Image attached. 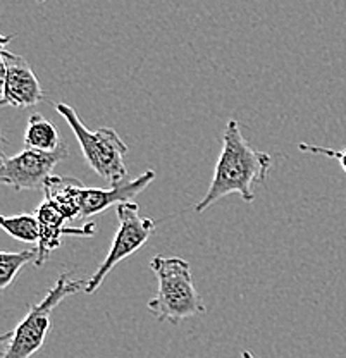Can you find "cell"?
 I'll list each match as a JSON object with an SVG mask.
<instances>
[{"label":"cell","mask_w":346,"mask_h":358,"mask_svg":"<svg viewBox=\"0 0 346 358\" xmlns=\"http://www.w3.org/2000/svg\"><path fill=\"white\" fill-rule=\"evenodd\" d=\"M0 226L14 240L24 241V243H38L40 240V221L36 214H20L7 217H0Z\"/></svg>","instance_id":"cell-12"},{"label":"cell","mask_w":346,"mask_h":358,"mask_svg":"<svg viewBox=\"0 0 346 358\" xmlns=\"http://www.w3.org/2000/svg\"><path fill=\"white\" fill-rule=\"evenodd\" d=\"M71 274H59L55 285L48 289L47 296L40 303L31 305L28 313L13 331L2 334V358H31L45 343L50 331V315L64 298L87 289L88 281L71 279Z\"/></svg>","instance_id":"cell-3"},{"label":"cell","mask_w":346,"mask_h":358,"mask_svg":"<svg viewBox=\"0 0 346 358\" xmlns=\"http://www.w3.org/2000/svg\"><path fill=\"white\" fill-rule=\"evenodd\" d=\"M273 166V157L259 152L245 140L240 122L231 119L222 134V150L215 164L214 178L206 196L195 210L203 212L224 196L238 193L245 201L255 200V188L266 181Z\"/></svg>","instance_id":"cell-1"},{"label":"cell","mask_w":346,"mask_h":358,"mask_svg":"<svg viewBox=\"0 0 346 358\" xmlns=\"http://www.w3.org/2000/svg\"><path fill=\"white\" fill-rule=\"evenodd\" d=\"M150 268L157 275L159 289L148 300V310L157 320H167L176 326L188 317L206 312V303L193 282L189 262L180 257L157 255L152 259Z\"/></svg>","instance_id":"cell-2"},{"label":"cell","mask_w":346,"mask_h":358,"mask_svg":"<svg viewBox=\"0 0 346 358\" xmlns=\"http://www.w3.org/2000/svg\"><path fill=\"white\" fill-rule=\"evenodd\" d=\"M298 148L303 152V154L326 155V157H331V159H336L338 162H340L341 169L346 173V148H343V150H333V148L317 147V145H310V143H300Z\"/></svg>","instance_id":"cell-14"},{"label":"cell","mask_w":346,"mask_h":358,"mask_svg":"<svg viewBox=\"0 0 346 358\" xmlns=\"http://www.w3.org/2000/svg\"><path fill=\"white\" fill-rule=\"evenodd\" d=\"M38 257V250H23L17 253L2 252L0 253V288L6 289L7 286L16 281L21 268L28 264H35Z\"/></svg>","instance_id":"cell-13"},{"label":"cell","mask_w":346,"mask_h":358,"mask_svg":"<svg viewBox=\"0 0 346 358\" xmlns=\"http://www.w3.org/2000/svg\"><path fill=\"white\" fill-rule=\"evenodd\" d=\"M38 2H45V0H38Z\"/></svg>","instance_id":"cell-16"},{"label":"cell","mask_w":346,"mask_h":358,"mask_svg":"<svg viewBox=\"0 0 346 358\" xmlns=\"http://www.w3.org/2000/svg\"><path fill=\"white\" fill-rule=\"evenodd\" d=\"M155 179V171H145L136 179L124 181L121 185L110 186L109 189L102 188H87L81 192V215L80 219H90L93 215L102 214L113 205L131 201L133 196L143 192L148 185Z\"/></svg>","instance_id":"cell-9"},{"label":"cell","mask_w":346,"mask_h":358,"mask_svg":"<svg viewBox=\"0 0 346 358\" xmlns=\"http://www.w3.org/2000/svg\"><path fill=\"white\" fill-rule=\"evenodd\" d=\"M69 157L68 148L62 145L55 152H36L24 148L20 154L7 157L2 154L0 182L13 186L16 192L23 189H43L52 178V171L59 162Z\"/></svg>","instance_id":"cell-6"},{"label":"cell","mask_w":346,"mask_h":358,"mask_svg":"<svg viewBox=\"0 0 346 358\" xmlns=\"http://www.w3.org/2000/svg\"><path fill=\"white\" fill-rule=\"evenodd\" d=\"M115 214H117L119 227L102 266L88 279L87 289H85V293L88 294L95 293L102 286L107 275L119 262L141 250V246L147 243L148 238L155 231L154 219L141 217L140 205H136L135 201H124V203L115 205Z\"/></svg>","instance_id":"cell-5"},{"label":"cell","mask_w":346,"mask_h":358,"mask_svg":"<svg viewBox=\"0 0 346 358\" xmlns=\"http://www.w3.org/2000/svg\"><path fill=\"white\" fill-rule=\"evenodd\" d=\"M241 358H259V357H255L250 350H243V352H241Z\"/></svg>","instance_id":"cell-15"},{"label":"cell","mask_w":346,"mask_h":358,"mask_svg":"<svg viewBox=\"0 0 346 358\" xmlns=\"http://www.w3.org/2000/svg\"><path fill=\"white\" fill-rule=\"evenodd\" d=\"M85 186L80 179L66 176H52L47 181L43 193L45 200L54 205L68 221L80 219L81 215V192Z\"/></svg>","instance_id":"cell-10"},{"label":"cell","mask_w":346,"mask_h":358,"mask_svg":"<svg viewBox=\"0 0 346 358\" xmlns=\"http://www.w3.org/2000/svg\"><path fill=\"white\" fill-rule=\"evenodd\" d=\"M2 100L0 106L35 107L43 100V90L31 66L23 57L2 48Z\"/></svg>","instance_id":"cell-7"},{"label":"cell","mask_w":346,"mask_h":358,"mask_svg":"<svg viewBox=\"0 0 346 358\" xmlns=\"http://www.w3.org/2000/svg\"><path fill=\"white\" fill-rule=\"evenodd\" d=\"M23 141L24 148L36 152H55L62 147L59 129L38 112L29 115Z\"/></svg>","instance_id":"cell-11"},{"label":"cell","mask_w":346,"mask_h":358,"mask_svg":"<svg viewBox=\"0 0 346 358\" xmlns=\"http://www.w3.org/2000/svg\"><path fill=\"white\" fill-rule=\"evenodd\" d=\"M36 217L40 221V240H38V257H36V267H42L45 264V260L50 257V253L55 248L61 246V241L64 236H93L96 231L95 224H87L85 227H66L64 224L68 222V219L45 200L43 203H40V207L36 208Z\"/></svg>","instance_id":"cell-8"},{"label":"cell","mask_w":346,"mask_h":358,"mask_svg":"<svg viewBox=\"0 0 346 358\" xmlns=\"http://www.w3.org/2000/svg\"><path fill=\"white\" fill-rule=\"evenodd\" d=\"M55 110L68 121L88 166L100 178L110 182V186L128 181V169L124 164L128 145L121 140L115 129L99 128L96 131H90L68 103H55Z\"/></svg>","instance_id":"cell-4"}]
</instances>
